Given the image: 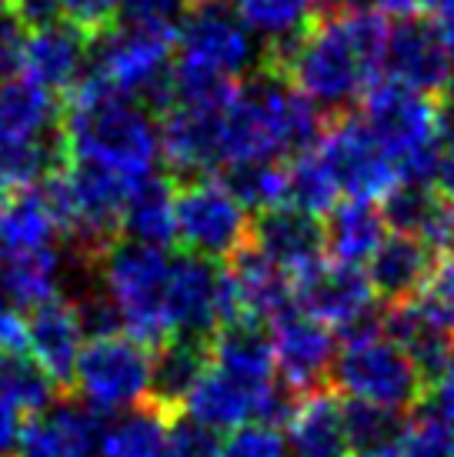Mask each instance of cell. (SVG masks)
I'll return each instance as SVG.
<instances>
[{"mask_svg": "<svg viewBox=\"0 0 454 457\" xmlns=\"http://www.w3.org/2000/svg\"><path fill=\"white\" fill-rule=\"evenodd\" d=\"M388 30L381 7L351 0L315 17L294 40L271 47L265 67L278 71L317 111L340 117L384 77Z\"/></svg>", "mask_w": 454, "mask_h": 457, "instance_id": "cell-1", "label": "cell"}, {"mask_svg": "<svg viewBox=\"0 0 454 457\" xmlns=\"http://www.w3.org/2000/svg\"><path fill=\"white\" fill-rule=\"evenodd\" d=\"M321 111L278 71L257 67L221 107L224 170L257 161L301 157L321 140Z\"/></svg>", "mask_w": 454, "mask_h": 457, "instance_id": "cell-2", "label": "cell"}, {"mask_svg": "<svg viewBox=\"0 0 454 457\" xmlns=\"http://www.w3.org/2000/svg\"><path fill=\"white\" fill-rule=\"evenodd\" d=\"M63 147L74 164H94L127 180H147L161 161V128L127 94L84 77L63 107Z\"/></svg>", "mask_w": 454, "mask_h": 457, "instance_id": "cell-3", "label": "cell"}, {"mask_svg": "<svg viewBox=\"0 0 454 457\" xmlns=\"http://www.w3.org/2000/svg\"><path fill=\"white\" fill-rule=\"evenodd\" d=\"M174 40L177 57L171 71V107L224 104L240 80L261 67L254 34L244 27L238 11L224 7L221 0H204L181 13Z\"/></svg>", "mask_w": 454, "mask_h": 457, "instance_id": "cell-4", "label": "cell"}, {"mask_svg": "<svg viewBox=\"0 0 454 457\" xmlns=\"http://www.w3.org/2000/svg\"><path fill=\"white\" fill-rule=\"evenodd\" d=\"M174 24H138L121 21L90 37L88 77L127 94L147 111L171 107V71H174Z\"/></svg>", "mask_w": 454, "mask_h": 457, "instance_id": "cell-5", "label": "cell"}, {"mask_svg": "<svg viewBox=\"0 0 454 457\" xmlns=\"http://www.w3.org/2000/svg\"><path fill=\"white\" fill-rule=\"evenodd\" d=\"M331 378L344 401L378 407L394 418L415 411L428 391L425 374L381 324H367L348 334V341L338 347Z\"/></svg>", "mask_w": 454, "mask_h": 457, "instance_id": "cell-6", "label": "cell"}, {"mask_svg": "<svg viewBox=\"0 0 454 457\" xmlns=\"http://www.w3.org/2000/svg\"><path fill=\"white\" fill-rule=\"evenodd\" d=\"M174 257L134 241H114L97 261L101 287L121 314L127 337L157 351L171 337L167 330V287Z\"/></svg>", "mask_w": 454, "mask_h": 457, "instance_id": "cell-7", "label": "cell"}, {"mask_svg": "<svg viewBox=\"0 0 454 457\" xmlns=\"http://www.w3.org/2000/svg\"><path fill=\"white\" fill-rule=\"evenodd\" d=\"M361 104H365L361 120L378 137L384 154L391 157V164L398 167L401 184L431 187V167H434L438 134H441L444 120L434 101L381 77L361 97Z\"/></svg>", "mask_w": 454, "mask_h": 457, "instance_id": "cell-8", "label": "cell"}, {"mask_svg": "<svg viewBox=\"0 0 454 457\" xmlns=\"http://www.w3.org/2000/svg\"><path fill=\"white\" fill-rule=\"evenodd\" d=\"M74 387L80 401L101 414H127L151 404L154 351L127 334L88 341L77 361Z\"/></svg>", "mask_w": 454, "mask_h": 457, "instance_id": "cell-9", "label": "cell"}, {"mask_svg": "<svg viewBox=\"0 0 454 457\" xmlns=\"http://www.w3.org/2000/svg\"><path fill=\"white\" fill-rule=\"evenodd\" d=\"M177 241L201 261H234L251 244V211L224 180L194 178L177 187Z\"/></svg>", "mask_w": 454, "mask_h": 457, "instance_id": "cell-10", "label": "cell"}, {"mask_svg": "<svg viewBox=\"0 0 454 457\" xmlns=\"http://www.w3.org/2000/svg\"><path fill=\"white\" fill-rule=\"evenodd\" d=\"M317 154L328 164L338 191L348 194V201H388L401 187L398 167L361 117H334L317 140Z\"/></svg>", "mask_w": 454, "mask_h": 457, "instance_id": "cell-11", "label": "cell"}, {"mask_svg": "<svg viewBox=\"0 0 454 457\" xmlns=\"http://www.w3.org/2000/svg\"><path fill=\"white\" fill-rule=\"evenodd\" d=\"M294 284V307L307 318L321 320L324 328H338L351 334L357 328L374 324V301L378 294L367 280V270L340 261H317L311 270H304L290 280Z\"/></svg>", "mask_w": 454, "mask_h": 457, "instance_id": "cell-12", "label": "cell"}, {"mask_svg": "<svg viewBox=\"0 0 454 457\" xmlns=\"http://www.w3.org/2000/svg\"><path fill=\"white\" fill-rule=\"evenodd\" d=\"M271 347H274V368L278 381L288 394H311L334 368L338 344L334 330L321 320L307 318L304 311L290 307L271 324Z\"/></svg>", "mask_w": 454, "mask_h": 457, "instance_id": "cell-13", "label": "cell"}, {"mask_svg": "<svg viewBox=\"0 0 454 457\" xmlns=\"http://www.w3.org/2000/svg\"><path fill=\"white\" fill-rule=\"evenodd\" d=\"M221 304L224 320H248V324H274L281 314L294 307V284L284 270L265 257L244 247L227 270H221Z\"/></svg>", "mask_w": 454, "mask_h": 457, "instance_id": "cell-14", "label": "cell"}, {"mask_svg": "<svg viewBox=\"0 0 454 457\" xmlns=\"http://www.w3.org/2000/svg\"><path fill=\"white\" fill-rule=\"evenodd\" d=\"M448 74H451V51L441 27L421 17H401L398 24H391L384 47L388 80L431 97L448 87Z\"/></svg>", "mask_w": 454, "mask_h": 457, "instance_id": "cell-15", "label": "cell"}, {"mask_svg": "<svg viewBox=\"0 0 454 457\" xmlns=\"http://www.w3.org/2000/svg\"><path fill=\"white\" fill-rule=\"evenodd\" d=\"M111 420L84 401H57L24 424L13 457H104Z\"/></svg>", "mask_w": 454, "mask_h": 457, "instance_id": "cell-16", "label": "cell"}, {"mask_svg": "<svg viewBox=\"0 0 454 457\" xmlns=\"http://www.w3.org/2000/svg\"><path fill=\"white\" fill-rule=\"evenodd\" d=\"M224 320L221 304V270L194 254L174 257L167 287V330L171 337L211 341Z\"/></svg>", "mask_w": 454, "mask_h": 457, "instance_id": "cell-17", "label": "cell"}, {"mask_svg": "<svg viewBox=\"0 0 454 457\" xmlns=\"http://www.w3.org/2000/svg\"><path fill=\"white\" fill-rule=\"evenodd\" d=\"M90 37L71 21L27 30L24 51H21V71L27 80H34L44 90H74L90 71Z\"/></svg>", "mask_w": 454, "mask_h": 457, "instance_id": "cell-18", "label": "cell"}, {"mask_svg": "<svg viewBox=\"0 0 454 457\" xmlns=\"http://www.w3.org/2000/svg\"><path fill=\"white\" fill-rule=\"evenodd\" d=\"M251 251L271 261V264L284 270L290 280L311 270L317 261H324V224L321 217H311L298 211V207H274L267 214H257L251 220Z\"/></svg>", "mask_w": 454, "mask_h": 457, "instance_id": "cell-19", "label": "cell"}, {"mask_svg": "<svg viewBox=\"0 0 454 457\" xmlns=\"http://www.w3.org/2000/svg\"><path fill=\"white\" fill-rule=\"evenodd\" d=\"M227 104V101H224ZM171 107L161 124V161L177 178H204L207 170L224 167L221 154V107Z\"/></svg>", "mask_w": 454, "mask_h": 457, "instance_id": "cell-20", "label": "cell"}, {"mask_svg": "<svg viewBox=\"0 0 454 457\" xmlns=\"http://www.w3.org/2000/svg\"><path fill=\"white\" fill-rule=\"evenodd\" d=\"M88 334L80 328L77 307L67 297H54L30 311L27 318V351L44 374L61 387H71L77 374V361L84 354Z\"/></svg>", "mask_w": 454, "mask_h": 457, "instance_id": "cell-21", "label": "cell"}, {"mask_svg": "<svg viewBox=\"0 0 454 457\" xmlns=\"http://www.w3.org/2000/svg\"><path fill=\"white\" fill-rule=\"evenodd\" d=\"M384 220L394 234H408L431 254H454V201L425 184H401L384 201Z\"/></svg>", "mask_w": 454, "mask_h": 457, "instance_id": "cell-22", "label": "cell"}, {"mask_svg": "<svg viewBox=\"0 0 454 457\" xmlns=\"http://www.w3.org/2000/svg\"><path fill=\"white\" fill-rule=\"evenodd\" d=\"M288 445L294 457H351L354 445L344 420V401L331 391L301 394L288 414Z\"/></svg>", "mask_w": 454, "mask_h": 457, "instance_id": "cell-23", "label": "cell"}, {"mask_svg": "<svg viewBox=\"0 0 454 457\" xmlns=\"http://www.w3.org/2000/svg\"><path fill=\"white\" fill-rule=\"evenodd\" d=\"M63 111L51 90L38 87L24 74L0 84V151L24 147L61 134Z\"/></svg>", "mask_w": 454, "mask_h": 457, "instance_id": "cell-24", "label": "cell"}, {"mask_svg": "<svg viewBox=\"0 0 454 457\" xmlns=\"http://www.w3.org/2000/svg\"><path fill=\"white\" fill-rule=\"evenodd\" d=\"M431 251L408 234H388L381 251L367 261V280L381 301L391 307L415 301L431 274Z\"/></svg>", "mask_w": 454, "mask_h": 457, "instance_id": "cell-25", "label": "cell"}, {"mask_svg": "<svg viewBox=\"0 0 454 457\" xmlns=\"http://www.w3.org/2000/svg\"><path fill=\"white\" fill-rule=\"evenodd\" d=\"M67 284V254L61 247L34 251V254L0 257V294L17 311H34L54 297H63Z\"/></svg>", "mask_w": 454, "mask_h": 457, "instance_id": "cell-26", "label": "cell"}, {"mask_svg": "<svg viewBox=\"0 0 454 457\" xmlns=\"http://www.w3.org/2000/svg\"><path fill=\"white\" fill-rule=\"evenodd\" d=\"M211 364L240 381L251 384H278L274 368V347L265 324L248 320H227L211 337Z\"/></svg>", "mask_w": 454, "mask_h": 457, "instance_id": "cell-27", "label": "cell"}, {"mask_svg": "<svg viewBox=\"0 0 454 457\" xmlns=\"http://www.w3.org/2000/svg\"><path fill=\"white\" fill-rule=\"evenodd\" d=\"M388 220L384 211L371 201H344L328 214L324 224V241L331 254L340 264L365 267L371 257L381 251V244L388 241Z\"/></svg>", "mask_w": 454, "mask_h": 457, "instance_id": "cell-28", "label": "cell"}, {"mask_svg": "<svg viewBox=\"0 0 454 457\" xmlns=\"http://www.w3.org/2000/svg\"><path fill=\"white\" fill-rule=\"evenodd\" d=\"M211 368V341L201 337H167L154 351V387L151 404L164 407L171 414L181 411L190 387L201 381V374Z\"/></svg>", "mask_w": 454, "mask_h": 457, "instance_id": "cell-29", "label": "cell"}, {"mask_svg": "<svg viewBox=\"0 0 454 457\" xmlns=\"http://www.w3.org/2000/svg\"><path fill=\"white\" fill-rule=\"evenodd\" d=\"M57 220L40 187L17 191L0 201V257L34 254L57 247Z\"/></svg>", "mask_w": 454, "mask_h": 457, "instance_id": "cell-30", "label": "cell"}, {"mask_svg": "<svg viewBox=\"0 0 454 457\" xmlns=\"http://www.w3.org/2000/svg\"><path fill=\"white\" fill-rule=\"evenodd\" d=\"M177 191L171 187L167 178H147L140 180L130 191L124 207V220L121 228L127 230V241L144 244V247H157L167 251L177 241V214H174Z\"/></svg>", "mask_w": 454, "mask_h": 457, "instance_id": "cell-31", "label": "cell"}, {"mask_svg": "<svg viewBox=\"0 0 454 457\" xmlns=\"http://www.w3.org/2000/svg\"><path fill=\"white\" fill-rule=\"evenodd\" d=\"M104 457H177L174 414L157 404L121 414L107 428Z\"/></svg>", "mask_w": 454, "mask_h": 457, "instance_id": "cell-32", "label": "cell"}, {"mask_svg": "<svg viewBox=\"0 0 454 457\" xmlns=\"http://www.w3.org/2000/svg\"><path fill=\"white\" fill-rule=\"evenodd\" d=\"M234 11L254 37L267 40V51L281 47L315 21V0H234Z\"/></svg>", "mask_w": 454, "mask_h": 457, "instance_id": "cell-33", "label": "cell"}, {"mask_svg": "<svg viewBox=\"0 0 454 457\" xmlns=\"http://www.w3.org/2000/svg\"><path fill=\"white\" fill-rule=\"evenodd\" d=\"M54 387L57 384L44 374V368L30 354L24 351L0 354V401L11 404L17 414L38 418L44 411H51L57 404Z\"/></svg>", "mask_w": 454, "mask_h": 457, "instance_id": "cell-34", "label": "cell"}, {"mask_svg": "<svg viewBox=\"0 0 454 457\" xmlns=\"http://www.w3.org/2000/svg\"><path fill=\"white\" fill-rule=\"evenodd\" d=\"M224 187L238 197L248 211L267 214L288 204V167L281 161H257L224 170Z\"/></svg>", "mask_w": 454, "mask_h": 457, "instance_id": "cell-35", "label": "cell"}, {"mask_svg": "<svg viewBox=\"0 0 454 457\" xmlns=\"http://www.w3.org/2000/svg\"><path fill=\"white\" fill-rule=\"evenodd\" d=\"M338 197H340L338 184L331 178L328 164L321 161L317 144L288 164L290 207H298V211H304V214H311V217H321V214H331V211L338 207Z\"/></svg>", "mask_w": 454, "mask_h": 457, "instance_id": "cell-36", "label": "cell"}, {"mask_svg": "<svg viewBox=\"0 0 454 457\" xmlns=\"http://www.w3.org/2000/svg\"><path fill=\"white\" fill-rule=\"evenodd\" d=\"M415 304L444 337H454V254L441 257L438 264L431 267V274L421 284Z\"/></svg>", "mask_w": 454, "mask_h": 457, "instance_id": "cell-37", "label": "cell"}, {"mask_svg": "<svg viewBox=\"0 0 454 457\" xmlns=\"http://www.w3.org/2000/svg\"><path fill=\"white\" fill-rule=\"evenodd\" d=\"M404 457H454V431L431 414L404 424L398 434Z\"/></svg>", "mask_w": 454, "mask_h": 457, "instance_id": "cell-38", "label": "cell"}, {"mask_svg": "<svg viewBox=\"0 0 454 457\" xmlns=\"http://www.w3.org/2000/svg\"><path fill=\"white\" fill-rule=\"evenodd\" d=\"M221 457H288V441L278 428L248 424L231 431V437L221 445Z\"/></svg>", "mask_w": 454, "mask_h": 457, "instance_id": "cell-39", "label": "cell"}, {"mask_svg": "<svg viewBox=\"0 0 454 457\" xmlns=\"http://www.w3.org/2000/svg\"><path fill=\"white\" fill-rule=\"evenodd\" d=\"M57 11H61L63 21L77 24L80 30L97 34V30L114 24L121 4L117 0H57Z\"/></svg>", "mask_w": 454, "mask_h": 457, "instance_id": "cell-40", "label": "cell"}, {"mask_svg": "<svg viewBox=\"0 0 454 457\" xmlns=\"http://www.w3.org/2000/svg\"><path fill=\"white\" fill-rule=\"evenodd\" d=\"M425 397H428L431 418H438L454 431V344L451 351H448V357H444V364L438 368V374L428 381Z\"/></svg>", "mask_w": 454, "mask_h": 457, "instance_id": "cell-41", "label": "cell"}, {"mask_svg": "<svg viewBox=\"0 0 454 457\" xmlns=\"http://www.w3.org/2000/svg\"><path fill=\"white\" fill-rule=\"evenodd\" d=\"M174 447L177 457H221V441L214 431L174 414Z\"/></svg>", "mask_w": 454, "mask_h": 457, "instance_id": "cell-42", "label": "cell"}, {"mask_svg": "<svg viewBox=\"0 0 454 457\" xmlns=\"http://www.w3.org/2000/svg\"><path fill=\"white\" fill-rule=\"evenodd\" d=\"M27 30L17 21V13L7 7H0V84L11 80L13 71H21V51H24Z\"/></svg>", "mask_w": 454, "mask_h": 457, "instance_id": "cell-43", "label": "cell"}, {"mask_svg": "<svg viewBox=\"0 0 454 457\" xmlns=\"http://www.w3.org/2000/svg\"><path fill=\"white\" fill-rule=\"evenodd\" d=\"M431 187L454 201V117H444L441 120L434 167H431Z\"/></svg>", "mask_w": 454, "mask_h": 457, "instance_id": "cell-44", "label": "cell"}, {"mask_svg": "<svg viewBox=\"0 0 454 457\" xmlns=\"http://www.w3.org/2000/svg\"><path fill=\"white\" fill-rule=\"evenodd\" d=\"M117 4L127 21L138 24H171L188 7V0H117Z\"/></svg>", "mask_w": 454, "mask_h": 457, "instance_id": "cell-45", "label": "cell"}, {"mask_svg": "<svg viewBox=\"0 0 454 457\" xmlns=\"http://www.w3.org/2000/svg\"><path fill=\"white\" fill-rule=\"evenodd\" d=\"M13 351H27V318L0 294V354Z\"/></svg>", "mask_w": 454, "mask_h": 457, "instance_id": "cell-46", "label": "cell"}, {"mask_svg": "<svg viewBox=\"0 0 454 457\" xmlns=\"http://www.w3.org/2000/svg\"><path fill=\"white\" fill-rule=\"evenodd\" d=\"M21 431H24L21 414H17L11 404L0 401V457H13L17 441H21Z\"/></svg>", "mask_w": 454, "mask_h": 457, "instance_id": "cell-47", "label": "cell"}, {"mask_svg": "<svg viewBox=\"0 0 454 457\" xmlns=\"http://www.w3.org/2000/svg\"><path fill=\"white\" fill-rule=\"evenodd\" d=\"M381 11H391L398 17H421L425 11H431L438 0H378Z\"/></svg>", "mask_w": 454, "mask_h": 457, "instance_id": "cell-48", "label": "cell"}, {"mask_svg": "<svg viewBox=\"0 0 454 457\" xmlns=\"http://www.w3.org/2000/svg\"><path fill=\"white\" fill-rule=\"evenodd\" d=\"M404 428V424H401ZM401 434V431H398ZM398 434H394L391 441H384V445H371V447H361V451H354L351 457H404L401 445H398Z\"/></svg>", "mask_w": 454, "mask_h": 457, "instance_id": "cell-49", "label": "cell"}, {"mask_svg": "<svg viewBox=\"0 0 454 457\" xmlns=\"http://www.w3.org/2000/svg\"><path fill=\"white\" fill-rule=\"evenodd\" d=\"M434 11H438V27H441L444 40L454 44V0H438Z\"/></svg>", "mask_w": 454, "mask_h": 457, "instance_id": "cell-50", "label": "cell"}, {"mask_svg": "<svg viewBox=\"0 0 454 457\" xmlns=\"http://www.w3.org/2000/svg\"><path fill=\"white\" fill-rule=\"evenodd\" d=\"M448 51H451V74H448V97L454 104V44H448Z\"/></svg>", "mask_w": 454, "mask_h": 457, "instance_id": "cell-51", "label": "cell"}, {"mask_svg": "<svg viewBox=\"0 0 454 457\" xmlns=\"http://www.w3.org/2000/svg\"><path fill=\"white\" fill-rule=\"evenodd\" d=\"M317 7H340V4H348V0H315Z\"/></svg>", "mask_w": 454, "mask_h": 457, "instance_id": "cell-52", "label": "cell"}, {"mask_svg": "<svg viewBox=\"0 0 454 457\" xmlns=\"http://www.w3.org/2000/svg\"><path fill=\"white\" fill-rule=\"evenodd\" d=\"M198 4H204V0H198Z\"/></svg>", "mask_w": 454, "mask_h": 457, "instance_id": "cell-53", "label": "cell"}]
</instances>
